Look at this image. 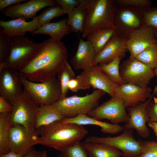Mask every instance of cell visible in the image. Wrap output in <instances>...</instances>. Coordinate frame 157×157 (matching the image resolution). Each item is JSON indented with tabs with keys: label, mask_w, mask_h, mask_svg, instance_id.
I'll list each match as a JSON object with an SVG mask.
<instances>
[{
	"label": "cell",
	"mask_w": 157,
	"mask_h": 157,
	"mask_svg": "<svg viewBox=\"0 0 157 157\" xmlns=\"http://www.w3.org/2000/svg\"><path fill=\"white\" fill-rule=\"evenodd\" d=\"M10 39V51L4 68L9 67L18 71L33 59L39 43L25 35L15 36Z\"/></svg>",
	"instance_id": "6"
},
{
	"label": "cell",
	"mask_w": 157,
	"mask_h": 157,
	"mask_svg": "<svg viewBox=\"0 0 157 157\" xmlns=\"http://www.w3.org/2000/svg\"><path fill=\"white\" fill-rule=\"evenodd\" d=\"M19 75L24 88L40 105H52L60 99V86L56 76L43 82L37 83L28 80L19 73Z\"/></svg>",
	"instance_id": "7"
},
{
	"label": "cell",
	"mask_w": 157,
	"mask_h": 157,
	"mask_svg": "<svg viewBox=\"0 0 157 157\" xmlns=\"http://www.w3.org/2000/svg\"><path fill=\"white\" fill-rule=\"evenodd\" d=\"M149 126L154 132L157 138V122H150L148 123Z\"/></svg>",
	"instance_id": "45"
},
{
	"label": "cell",
	"mask_w": 157,
	"mask_h": 157,
	"mask_svg": "<svg viewBox=\"0 0 157 157\" xmlns=\"http://www.w3.org/2000/svg\"><path fill=\"white\" fill-rule=\"evenodd\" d=\"M116 33L114 28H106L91 33L86 38L93 46L96 54L102 50Z\"/></svg>",
	"instance_id": "27"
},
{
	"label": "cell",
	"mask_w": 157,
	"mask_h": 157,
	"mask_svg": "<svg viewBox=\"0 0 157 157\" xmlns=\"http://www.w3.org/2000/svg\"><path fill=\"white\" fill-rule=\"evenodd\" d=\"M142 10L145 25L157 30V6H151Z\"/></svg>",
	"instance_id": "36"
},
{
	"label": "cell",
	"mask_w": 157,
	"mask_h": 157,
	"mask_svg": "<svg viewBox=\"0 0 157 157\" xmlns=\"http://www.w3.org/2000/svg\"><path fill=\"white\" fill-rule=\"evenodd\" d=\"M24 87L18 71L5 67L0 71V96L12 105L22 94Z\"/></svg>",
	"instance_id": "13"
},
{
	"label": "cell",
	"mask_w": 157,
	"mask_h": 157,
	"mask_svg": "<svg viewBox=\"0 0 157 157\" xmlns=\"http://www.w3.org/2000/svg\"><path fill=\"white\" fill-rule=\"evenodd\" d=\"M157 42L154 29L146 25L132 32L127 39V49L130 57L135 58L145 49Z\"/></svg>",
	"instance_id": "16"
},
{
	"label": "cell",
	"mask_w": 157,
	"mask_h": 157,
	"mask_svg": "<svg viewBox=\"0 0 157 157\" xmlns=\"http://www.w3.org/2000/svg\"><path fill=\"white\" fill-rule=\"evenodd\" d=\"M61 122L64 124L73 123L83 126L87 125H95L101 128V131L104 133L114 135L124 130L123 126L118 124L103 122L91 117L87 115H79L73 117L65 118Z\"/></svg>",
	"instance_id": "22"
},
{
	"label": "cell",
	"mask_w": 157,
	"mask_h": 157,
	"mask_svg": "<svg viewBox=\"0 0 157 157\" xmlns=\"http://www.w3.org/2000/svg\"><path fill=\"white\" fill-rule=\"evenodd\" d=\"M42 157H47V151L46 150L42 151Z\"/></svg>",
	"instance_id": "46"
},
{
	"label": "cell",
	"mask_w": 157,
	"mask_h": 157,
	"mask_svg": "<svg viewBox=\"0 0 157 157\" xmlns=\"http://www.w3.org/2000/svg\"><path fill=\"white\" fill-rule=\"evenodd\" d=\"M105 93L102 90L96 89L84 96L66 97L59 100L52 106L65 118L88 115L99 106V101Z\"/></svg>",
	"instance_id": "4"
},
{
	"label": "cell",
	"mask_w": 157,
	"mask_h": 157,
	"mask_svg": "<svg viewBox=\"0 0 157 157\" xmlns=\"http://www.w3.org/2000/svg\"><path fill=\"white\" fill-rule=\"evenodd\" d=\"M154 33L155 36L157 40V30L154 29Z\"/></svg>",
	"instance_id": "48"
},
{
	"label": "cell",
	"mask_w": 157,
	"mask_h": 157,
	"mask_svg": "<svg viewBox=\"0 0 157 157\" xmlns=\"http://www.w3.org/2000/svg\"><path fill=\"white\" fill-rule=\"evenodd\" d=\"M82 143L89 157H124L121 151L109 145L85 141Z\"/></svg>",
	"instance_id": "25"
},
{
	"label": "cell",
	"mask_w": 157,
	"mask_h": 157,
	"mask_svg": "<svg viewBox=\"0 0 157 157\" xmlns=\"http://www.w3.org/2000/svg\"><path fill=\"white\" fill-rule=\"evenodd\" d=\"M126 40V38L121 37L116 33L102 50L95 55L93 65L107 63L118 56H124L127 50Z\"/></svg>",
	"instance_id": "19"
},
{
	"label": "cell",
	"mask_w": 157,
	"mask_h": 157,
	"mask_svg": "<svg viewBox=\"0 0 157 157\" xmlns=\"http://www.w3.org/2000/svg\"><path fill=\"white\" fill-rule=\"evenodd\" d=\"M65 118L54 109L52 105H40L35 115V127L38 130L54 122L61 121Z\"/></svg>",
	"instance_id": "24"
},
{
	"label": "cell",
	"mask_w": 157,
	"mask_h": 157,
	"mask_svg": "<svg viewBox=\"0 0 157 157\" xmlns=\"http://www.w3.org/2000/svg\"><path fill=\"white\" fill-rule=\"evenodd\" d=\"M9 120L10 126L19 124L29 133L39 134L35 127V117L40 105L31 97L24 88L23 93L13 104Z\"/></svg>",
	"instance_id": "5"
},
{
	"label": "cell",
	"mask_w": 157,
	"mask_h": 157,
	"mask_svg": "<svg viewBox=\"0 0 157 157\" xmlns=\"http://www.w3.org/2000/svg\"><path fill=\"white\" fill-rule=\"evenodd\" d=\"M0 29L2 33L10 38L15 36L25 35L27 32L31 33L38 29L40 26L38 16L29 22L21 19H13L8 21H0Z\"/></svg>",
	"instance_id": "20"
},
{
	"label": "cell",
	"mask_w": 157,
	"mask_h": 157,
	"mask_svg": "<svg viewBox=\"0 0 157 157\" xmlns=\"http://www.w3.org/2000/svg\"><path fill=\"white\" fill-rule=\"evenodd\" d=\"M71 32V29L67 24V18H65L56 22L44 24L31 33L32 35H47L53 39L61 41L65 35Z\"/></svg>",
	"instance_id": "23"
},
{
	"label": "cell",
	"mask_w": 157,
	"mask_h": 157,
	"mask_svg": "<svg viewBox=\"0 0 157 157\" xmlns=\"http://www.w3.org/2000/svg\"><path fill=\"white\" fill-rule=\"evenodd\" d=\"M42 151H38L33 147L27 151L22 157H42Z\"/></svg>",
	"instance_id": "43"
},
{
	"label": "cell",
	"mask_w": 157,
	"mask_h": 157,
	"mask_svg": "<svg viewBox=\"0 0 157 157\" xmlns=\"http://www.w3.org/2000/svg\"></svg>",
	"instance_id": "49"
},
{
	"label": "cell",
	"mask_w": 157,
	"mask_h": 157,
	"mask_svg": "<svg viewBox=\"0 0 157 157\" xmlns=\"http://www.w3.org/2000/svg\"><path fill=\"white\" fill-rule=\"evenodd\" d=\"M67 86L69 90L73 92H76L81 90H85L90 88L80 74L71 80L68 83Z\"/></svg>",
	"instance_id": "38"
},
{
	"label": "cell",
	"mask_w": 157,
	"mask_h": 157,
	"mask_svg": "<svg viewBox=\"0 0 157 157\" xmlns=\"http://www.w3.org/2000/svg\"><path fill=\"white\" fill-rule=\"evenodd\" d=\"M135 58L149 67H157V42L148 47Z\"/></svg>",
	"instance_id": "31"
},
{
	"label": "cell",
	"mask_w": 157,
	"mask_h": 157,
	"mask_svg": "<svg viewBox=\"0 0 157 157\" xmlns=\"http://www.w3.org/2000/svg\"><path fill=\"white\" fill-rule=\"evenodd\" d=\"M154 69L155 76H157V67Z\"/></svg>",
	"instance_id": "47"
},
{
	"label": "cell",
	"mask_w": 157,
	"mask_h": 157,
	"mask_svg": "<svg viewBox=\"0 0 157 157\" xmlns=\"http://www.w3.org/2000/svg\"><path fill=\"white\" fill-rule=\"evenodd\" d=\"M57 76V78L60 84L61 91L60 100L67 97L69 90L68 84L71 80L76 77L75 73L68 62L59 71Z\"/></svg>",
	"instance_id": "30"
},
{
	"label": "cell",
	"mask_w": 157,
	"mask_h": 157,
	"mask_svg": "<svg viewBox=\"0 0 157 157\" xmlns=\"http://www.w3.org/2000/svg\"><path fill=\"white\" fill-rule=\"evenodd\" d=\"M118 7H128L140 9L151 6L152 2L150 0H116Z\"/></svg>",
	"instance_id": "35"
},
{
	"label": "cell",
	"mask_w": 157,
	"mask_h": 157,
	"mask_svg": "<svg viewBox=\"0 0 157 157\" xmlns=\"http://www.w3.org/2000/svg\"><path fill=\"white\" fill-rule=\"evenodd\" d=\"M10 47V38L0 31V71L4 67L9 55Z\"/></svg>",
	"instance_id": "33"
},
{
	"label": "cell",
	"mask_w": 157,
	"mask_h": 157,
	"mask_svg": "<svg viewBox=\"0 0 157 157\" xmlns=\"http://www.w3.org/2000/svg\"><path fill=\"white\" fill-rule=\"evenodd\" d=\"M11 113H0V156L10 151L9 136Z\"/></svg>",
	"instance_id": "29"
},
{
	"label": "cell",
	"mask_w": 157,
	"mask_h": 157,
	"mask_svg": "<svg viewBox=\"0 0 157 157\" xmlns=\"http://www.w3.org/2000/svg\"></svg>",
	"instance_id": "50"
},
{
	"label": "cell",
	"mask_w": 157,
	"mask_h": 157,
	"mask_svg": "<svg viewBox=\"0 0 157 157\" xmlns=\"http://www.w3.org/2000/svg\"><path fill=\"white\" fill-rule=\"evenodd\" d=\"M142 150L137 157H157V142L142 141Z\"/></svg>",
	"instance_id": "37"
},
{
	"label": "cell",
	"mask_w": 157,
	"mask_h": 157,
	"mask_svg": "<svg viewBox=\"0 0 157 157\" xmlns=\"http://www.w3.org/2000/svg\"><path fill=\"white\" fill-rule=\"evenodd\" d=\"M16 153L13 151H10L8 153L0 156V157H22L26 153Z\"/></svg>",
	"instance_id": "44"
},
{
	"label": "cell",
	"mask_w": 157,
	"mask_h": 157,
	"mask_svg": "<svg viewBox=\"0 0 157 157\" xmlns=\"http://www.w3.org/2000/svg\"><path fill=\"white\" fill-rule=\"evenodd\" d=\"M157 93V85L155 86L151 96L146 101L133 107L126 108L128 121L123 126L124 130L134 129L141 137L146 138L150 136V132L146 123L149 119L146 110L147 106Z\"/></svg>",
	"instance_id": "12"
},
{
	"label": "cell",
	"mask_w": 157,
	"mask_h": 157,
	"mask_svg": "<svg viewBox=\"0 0 157 157\" xmlns=\"http://www.w3.org/2000/svg\"><path fill=\"white\" fill-rule=\"evenodd\" d=\"M146 110L149 122H157V93L148 104Z\"/></svg>",
	"instance_id": "40"
},
{
	"label": "cell",
	"mask_w": 157,
	"mask_h": 157,
	"mask_svg": "<svg viewBox=\"0 0 157 157\" xmlns=\"http://www.w3.org/2000/svg\"><path fill=\"white\" fill-rule=\"evenodd\" d=\"M68 56L63 42L49 38L39 43L34 58L18 72L30 81L43 82L56 76L68 62Z\"/></svg>",
	"instance_id": "1"
},
{
	"label": "cell",
	"mask_w": 157,
	"mask_h": 157,
	"mask_svg": "<svg viewBox=\"0 0 157 157\" xmlns=\"http://www.w3.org/2000/svg\"><path fill=\"white\" fill-rule=\"evenodd\" d=\"M39 134L29 133L23 126L15 124L10 126L9 143L10 151L25 153L34 145L38 144Z\"/></svg>",
	"instance_id": "15"
},
{
	"label": "cell",
	"mask_w": 157,
	"mask_h": 157,
	"mask_svg": "<svg viewBox=\"0 0 157 157\" xmlns=\"http://www.w3.org/2000/svg\"><path fill=\"white\" fill-rule=\"evenodd\" d=\"M131 129H124L120 135L115 137L89 136L85 142L105 144L121 151L125 157H137L142 150V141L134 137Z\"/></svg>",
	"instance_id": "8"
},
{
	"label": "cell",
	"mask_w": 157,
	"mask_h": 157,
	"mask_svg": "<svg viewBox=\"0 0 157 157\" xmlns=\"http://www.w3.org/2000/svg\"><path fill=\"white\" fill-rule=\"evenodd\" d=\"M87 0H81L80 4L68 15L67 24L71 32L82 33L86 16Z\"/></svg>",
	"instance_id": "26"
},
{
	"label": "cell",
	"mask_w": 157,
	"mask_h": 157,
	"mask_svg": "<svg viewBox=\"0 0 157 157\" xmlns=\"http://www.w3.org/2000/svg\"><path fill=\"white\" fill-rule=\"evenodd\" d=\"M58 5L68 15L71 13L81 3V0H56Z\"/></svg>",
	"instance_id": "39"
},
{
	"label": "cell",
	"mask_w": 157,
	"mask_h": 157,
	"mask_svg": "<svg viewBox=\"0 0 157 157\" xmlns=\"http://www.w3.org/2000/svg\"><path fill=\"white\" fill-rule=\"evenodd\" d=\"M58 157H89L82 143L81 142L60 152Z\"/></svg>",
	"instance_id": "34"
},
{
	"label": "cell",
	"mask_w": 157,
	"mask_h": 157,
	"mask_svg": "<svg viewBox=\"0 0 157 157\" xmlns=\"http://www.w3.org/2000/svg\"><path fill=\"white\" fill-rule=\"evenodd\" d=\"M126 109L123 101L115 97L98 106L87 115L98 120L107 119L111 124H118L127 122L129 118Z\"/></svg>",
	"instance_id": "11"
},
{
	"label": "cell",
	"mask_w": 157,
	"mask_h": 157,
	"mask_svg": "<svg viewBox=\"0 0 157 157\" xmlns=\"http://www.w3.org/2000/svg\"><path fill=\"white\" fill-rule=\"evenodd\" d=\"M152 92L151 87L142 88L133 84L125 83L119 85L114 97L122 100L126 108L133 107L146 101L151 96Z\"/></svg>",
	"instance_id": "17"
},
{
	"label": "cell",
	"mask_w": 157,
	"mask_h": 157,
	"mask_svg": "<svg viewBox=\"0 0 157 157\" xmlns=\"http://www.w3.org/2000/svg\"><path fill=\"white\" fill-rule=\"evenodd\" d=\"M118 7L115 0H87L82 38H86L91 33L101 29L114 28V16Z\"/></svg>",
	"instance_id": "3"
},
{
	"label": "cell",
	"mask_w": 157,
	"mask_h": 157,
	"mask_svg": "<svg viewBox=\"0 0 157 157\" xmlns=\"http://www.w3.org/2000/svg\"><path fill=\"white\" fill-rule=\"evenodd\" d=\"M143 9L118 7L113 18L116 34L127 39L133 31L145 25Z\"/></svg>",
	"instance_id": "9"
},
{
	"label": "cell",
	"mask_w": 157,
	"mask_h": 157,
	"mask_svg": "<svg viewBox=\"0 0 157 157\" xmlns=\"http://www.w3.org/2000/svg\"><path fill=\"white\" fill-rule=\"evenodd\" d=\"M65 14L63 9L58 5L49 6L45 9L38 16V22L41 26L49 23L54 18Z\"/></svg>",
	"instance_id": "32"
},
{
	"label": "cell",
	"mask_w": 157,
	"mask_h": 157,
	"mask_svg": "<svg viewBox=\"0 0 157 157\" xmlns=\"http://www.w3.org/2000/svg\"><path fill=\"white\" fill-rule=\"evenodd\" d=\"M79 38L77 51L70 63L75 69L88 70L94 66L92 63L96 55L95 51L89 41H85L79 37Z\"/></svg>",
	"instance_id": "21"
},
{
	"label": "cell",
	"mask_w": 157,
	"mask_h": 157,
	"mask_svg": "<svg viewBox=\"0 0 157 157\" xmlns=\"http://www.w3.org/2000/svg\"><path fill=\"white\" fill-rule=\"evenodd\" d=\"M27 0H0V10L9 6L26 2Z\"/></svg>",
	"instance_id": "42"
},
{
	"label": "cell",
	"mask_w": 157,
	"mask_h": 157,
	"mask_svg": "<svg viewBox=\"0 0 157 157\" xmlns=\"http://www.w3.org/2000/svg\"><path fill=\"white\" fill-rule=\"evenodd\" d=\"M58 5L56 0H30L7 7L1 11L6 17L26 20L36 17L43 8Z\"/></svg>",
	"instance_id": "14"
},
{
	"label": "cell",
	"mask_w": 157,
	"mask_h": 157,
	"mask_svg": "<svg viewBox=\"0 0 157 157\" xmlns=\"http://www.w3.org/2000/svg\"><path fill=\"white\" fill-rule=\"evenodd\" d=\"M80 75L90 87L102 90L109 94L111 98L114 97L119 85L112 81L97 65H94L89 70L83 71Z\"/></svg>",
	"instance_id": "18"
},
{
	"label": "cell",
	"mask_w": 157,
	"mask_h": 157,
	"mask_svg": "<svg viewBox=\"0 0 157 157\" xmlns=\"http://www.w3.org/2000/svg\"><path fill=\"white\" fill-rule=\"evenodd\" d=\"M38 144L52 148L60 152L81 142L88 133L83 126L54 122L38 130Z\"/></svg>",
	"instance_id": "2"
},
{
	"label": "cell",
	"mask_w": 157,
	"mask_h": 157,
	"mask_svg": "<svg viewBox=\"0 0 157 157\" xmlns=\"http://www.w3.org/2000/svg\"><path fill=\"white\" fill-rule=\"evenodd\" d=\"M13 105L3 97L0 96V113L11 112Z\"/></svg>",
	"instance_id": "41"
},
{
	"label": "cell",
	"mask_w": 157,
	"mask_h": 157,
	"mask_svg": "<svg viewBox=\"0 0 157 157\" xmlns=\"http://www.w3.org/2000/svg\"><path fill=\"white\" fill-rule=\"evenodd\" d=\"M121 67L120 74L126 83L145 88L155 76L154 69L135 58L130 57L124 62Z\"/></svg>",
	"instance_id": "10"
},
{
	"label": "cell",
	"mask_w": 157,
	"mask_h": 157,
	"mask_svg": "<svg viewBox=\"0 0 157 157\" xmlns=\"http://www.w3.org/2000/svg\"><path fill=\"white\" fill-rule=\"evenodd\" d=\"M123 56H118L107 63L97 65L99 68L113 82L119 85L125 83L119 72V65Z\"/></svg>",
	"instance_id": "28"
}]
</instances>
